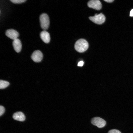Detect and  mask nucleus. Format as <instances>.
Wrapping results in <instances>:
<instances>
[{
	"instance_id": "obj_13",
	"label": "nucleus",
	"mask_w": 133,
	"mask_h": 133,
	"mask_svg": "<svg viewBox=\"0 0 133 133\" xmlns=\"http://www.w3.org/2000/svg\"><path fill=\"white\" fill-rule=\"evenodd\" d=\"M108 133H121L119 130L113 129L110 130L108 132Z\"/></svg>"
},
{
	"instance_id": "obj_14",
	"label": "nucleus",
	"mask_w": 133,
	"mask_h": 133,
	"mask_svg": "<svg viewBox=\"0 0 133 133\" xmlns=\"http://www.w3.org/2000/svg\"><path fill=\"white\" fill-rule=\"evenodd\" d=\"M5 111L4 108L2 106H0V115L1 116L4 113Z\"/></svg>"
},
{
	"instance_id": "obj_9",
	"label": "nucleus",
	"mask_w": 133,
	"mask_h": 133,
	"mask_svg": "<svg viewBox=\"0 0 133 133\" xmlns=\"http://www.w3.org/2000/svg\"><path fill=\"white\" fill-rule=\"evenodd\" d=\"M40 37L42 41L45 43H48L50 40V36L49 33L44 30L41 32L40 33Z\"/></svg>"
},
{
	"instance_id": "obj_4",
	"label": "nucleus",
	"mask_w": 133,
	"mask_h": 133,
	"mask_svg": "<svg viewBox=\"0 0 133 133\" xmlns=\"http://www.w3.org/2000/svg\"><path fill=\"white\" fill-rule=\"evenodd\" d=\"M91 123L99 128L104 127L106 124V121L102 118L98 117L93 118L91 120Z\"/></svg>"
},
{
	"instance_id": "obj_3",
	"label": "nucleus",
	"mask_w": 133,
	"mask_h": 133,
	"mask_svg": "<svg viewBox=\"0 0 133 133\" xmlns=\"http://www.w3.org/2000/svg\"><path fill=\"white\" fill-rule=\"evenodd\" d=\"M89 18L91 21L98 24L103 23L105 20V17L102 13L98 14H96L94 16L90 17Z\"/></svg>"
},
{
	"instance_id": "obj_16",
	"label": "nucleus",
	"mask_w": 133,
	"mask_h": 133,
	"mask_svg": "<svg viewBox=\"0 0 133 133\" xmlns=\"http://www.w3.org/2000/svg\"><path fill=\"white\" fill-rule=\"evenodd\" d=\"M104 0L108 3H111L114 1V0Z\"/></svg>"
},
{
	"instance_id": "obj_17",
	"label": "nucleus",
	"mask_w": 133,
	"mask_h": 133,
	"mask_svg": "<svg viewBox=\"0 0 133 133\" xmlns=\"http://www.w3.org/2000/svg\"><path fill=\"white\" fill-rule=\"evenodd\" d=\"M130 16H133V9H132L130 12Z\"/></svg>"
},
{
	"instance_id": "obj_12",
	"label": "nucleus",
	"mask_w": 133,
	"mask_h": 133,
	"mask_svg": "<svg viewBox=\"0 0 133 133\" xmlns=\"http://www.w3.org/2000/svg\"><path fill=\"white\" fill-rule=\"evenodd\" d=\"M26 0H10V1L14 3L19 4L23 3Z\"/></svg>"
},
{
	"instance_id": "obj_10",
	"label": "nucleus",
	"mask_w": 133,
	"mask_h": 133,
	"mask_svg": "<svg viewBox=\"0 0 133 133\" xmlns=\"http://www.w3.org/2000/svg\"><path fill=\"white\" fill-rule=\"evenodd\" d=\"M13 118L16 120L23 121L25 119V116L24 114L21 112H17L14 113L13 116Z\"/></svg>"
},
{
	"instance_id": "obj_15",
	"label": "nucleus",
	"mask_w": 133,
	"mask_h": 133,
	"mask_svg": "<svg viewBox=\"0 0 133 133\" xmlns=\"http://www.w3.org/2000/svg\"><path fill=\"white\" fill-rule=\"evenodd\" d=\"M83 62L82 61H81L78 63V66H81L83 65Z\"/></svg>"
},
{
	"instance_id": "obj_7",
	"label": "nucleus",
	"mask_w": 133,
	"mask_h": 133,
	"mask_svg": "<svg viewBox=\"0 0 133 133\" xmlns=\"http://www.w3.org/2000/svg\"><path fill=\"white\" fill-rule=\"evenodd\" d=\"M6 35L9 38L13 40L17 39L19 36L17 31L12 29L7 30L5 33Z\"/></svg>"
},
{
	"instance_id": "obj_5",
	"label": "nucleus",
	"mask_w": 133,
	"mask_h": 133,
	"mask_svg": "<svg viewBox=\"0 0 133 133\" xmlns=\"http://www.w3.org/2000/svg\"><path fill=\"white\" fill-rule=\"evenodd\" d=\"M87 5L89 7L96 10H100L102 7L101 2L98 0H90L88 3Z\"/></svg>"
},
{
	"instance_id": "obj_6",
	"label": "nucleus",
	"mask_w": 133,
	"mask_h": 133,
	"mask_svg": "<svg viewBox=\"0 0 133 133\" xmlns=\"http://www.w3.org/2000/svg\"><path fill=\"white\" fill-rule=\"evenodd\" d=\"M43 57L42 53L39 50L34 51L32 54L31 57L33 60L36 62H39L41 61Z\"/></svg>"
},
{
	"instance_id": "obj_1",
	"label": "nucleus",
	"mask_w": 133,
	"mask_h": 133,
	"mask_svg": "<svg viewBox=\"0 0 133 133\" xmlns=\"http://www.w3.org/2000/svg\"><path fill=\"white\" fill-rule=\"evenodd\" d=\"M89 44L85 39H81L78 40L75 43L74 47L76 50L78 52L82 53L88 49Z\"/></svg>"
},
{
	"instance_id": "obj_8",
	"label": "nucleus",
	"mask_w": 133,
	"mask_h": 133,
	"mask_svg": "<svg viewBox=\"0 0 133 133\" xmlns=\"http://www.w3.org/2000/svg\"><path fill=\"white\" fill-rule=\"evenodd\" d=\"M13 46L15 50L17 52H20L22 49V44L20 40L18 38L13 40Z\"/></svg>"
},
{
	"instance_id": "obj_2",
	"label": "nucleus",
	"mask_w": 133,
	"mask_h": 133,
	"mask_svg": "<svg viewBox=\"0 0 133 133\" xmlns=\"http://www.w3.org/2000/svg\"><path fill=\"white\" fill-rule=\"evenodd\" d=\"M39 20L42 29L45 30L47 29L49 27L50 24L48 15L45 13H42L39 17Z\"/></svg>"
},
{
	"instance_id": "obj_11",
	"label": "nucleus",
	"mask_w": 133,
	"mask_h": 133,
	"mask_svg": "<svg viewBox=\"0 0 133 133\" xmlns=\"http://www.w3.org/2000/svg\"><path fill=\"white\" fill-rule=\"evenodd\" d=\"M10 83L8 82L0 80V89H5L8 87Z\"/></svg>"
}]
</instances>
